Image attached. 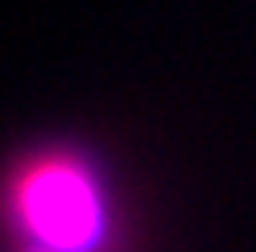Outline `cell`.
I'll return each mask as SVG.
<instances>
[{
	"instance_id": "1",
	"label": "cell",
	"mask_w": 256,
	"mask_h": 252,
	"mask_svg": "<svg viewBox=\"0 0 256 252\" xmlns=\"http://www.w3.org/2000/svg\"><path fill=\"white\" fill-rule=\"evenodd\" d=\"M12 215L38 252H95L108 236L100 174L66 149L34 153L12 174Z\"/></svg>"
}]
</instances>
